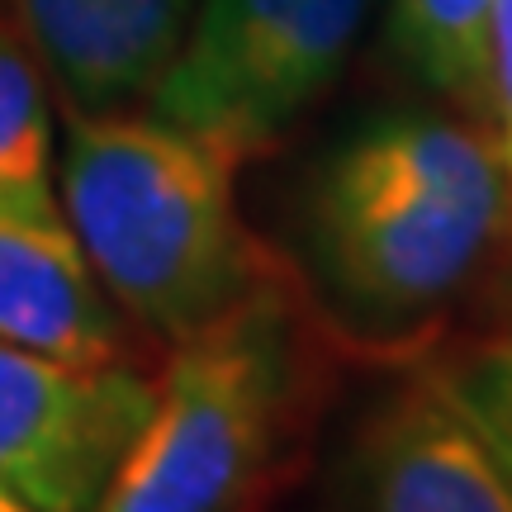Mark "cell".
I'll return each mask as SVG.
<instances>
[{
	"instance_id": "5",
	"label": "cell",
	"mask_w": 512,
	"mask_h": 512,
	"mask_svg": "<svg viewBox=\"0 0 512 512\" xmlns=\"http://www.w3.org/2000/svg\"><path fill=\"white\" fill-rule=\"evenodd\" d=\"M147 408L138 366H72L0 342V484L38 512H95Z\"/></svg>"
},
{
	"instance_id": "4",
	"label": "cell",
	"mask_w": 512,
	"mask_h": 512,
	"mask_svg": "<svg viewBox=\"0 0 512 512\" xmlns=\"http://www.w3.org/2000/svg\"><path fill=\"white\" fill-rule=\"evenodd\" d=\"M313 256L328 285L370 318H418L456 299L512 228L427 195L342 147L313 185Z\"/></svg>"
},
{
	"instance_id": "8",
	"label": "cell",
	"mask_w": 512,
	"mask_h": 512,
	"mask_svg": "<svg viewBox=\"0 0 512 512\" xmlns=\"http://www.w3.org/2000/svg\"><path fill=\"white\" fill-rule=\"evenodd\" d=\"M67 110H128L181 48L195 0H15Z\"/></svg>"
},
{
	"instance_id": "11",
	"label": "cell",
	"mask_w": 512,
	"mask_h": 512,
	"mask_svg": "<svg viewBox=\"0 0 512 512\" xmlns=\"http://www.w3.org/2000/svg\"><path fill=\"white\" fill-rule=\"evenodd\" d=\"M427 370L441 394L475 422L489 451L512 470V332L503 328L494 337H479Z\"/></svg>"
},
{
	"instance_id": "2",
	"label": "cell",
	"mask_w": 512,
	"mask_h": 512,
	"mask_svg": "<svg viewBox=\"0 0 512 512\" xmlns=\"http://www.w3.org/2000/svg\"><path fill=\"white\" fill-rule=\"evenodd\" d=\"M285 294L266 280L171 342L152 408L95 512H238L266 484L304 399Z\"/></svg>"
},
{
	"instance_id": "9",
	"label": "cell",
	"mask_w": 512,
	"mask_h": 512,
	"mask_svg": "<svg viewBox=\"0 0 512 512\" xmlns=\"http://www.w3.org/2000/svg\"><path fill=\"white\" fill-rule=\"evenodd\" d=\"M498 0H394L389 43L432 91L470 110L484 124V81H489V24Z\"/></svg>"
},
{
	"instance_id": "7",
	"label": "cell",
	"mask_w": 512,
	"mask_h": 512,
	"mask_svg": "<svg viewBox=\"0 0 512 512\" xmlns=\"http://www.w3.org/2000/svg\"><path fill=\"white\" fill-rule=\"evenodd\" d=\"M0 342L72 366H133L124 309L53 204H0Z\"/></svg>"
},
{
	"instance_id": "14",
	"label": "cell",
	"mask_w": 512,
	"mask_h": 512,
	"mask_svg": "<svg viewBox=\"0 0 512 512\" xmlns=\"http://www.w3.org/2000/svg\"><path fill=\"white\" fill-rule=\"evenodd\" d=\"M508 332H512V323H508Z\"/></svg>"
},
{
	"instance_id": "10",
	"label": "cell",
	"mask_w": 512,
	"mask_h": 512,
	"mask_svg": "<svg viewBox=\"0 0 512 512\" xmlns=\"http://www.w3.org/2000/svg\"><path fill=\"white\" fill-rule=\"evenodd\" d=\"M57 147L29 38L0 19V204H53Z\"/></svg>"
},
{
	"instance_id": "1",
	"label": "cell",
	"mask_w": 512,
	"mask_h": 512,
	"mask_svg": "<svg viewBox=\"0 0 512 512\" xmlns=\"http://www.w3.org/2000/svg\"><path fill=\"white\" fill-rule=\"evenodd\" d=\"M238 157L162 114L67 110L57 200L133 328L185 342L271 280L242 223Z\"/></svg>"
},
{
	"instance_id": "12",
	"label": "cell",
	"mask_w": 512,
	"mask_h": 512,
	"mask_svg": "<svg viewBox=\"0 0 512 512\" xmlns=\"http://www.w3.org/2000/svg\"><path fill=\"white\" fill-rule=\"evenodd\" d=\"M484 128L512 185V0L494 5L489 24V81H484Z\"/></svg>"
},
{
	"instance_id": "3",
	"label": "cell",
	"mask_w": 512,
	"mask_h": 512,
	"mask_svg": "<svg viewBox=\"0 0 512 512\" xmlns=\"http://www.w3.org/2000/svg\"><path fill=\"white\" fill-rule=\"evenodd\" d=\"M370 10L375 0H195L181 48L147 95L152 114L247 162L323 100Z\"/></svg>"
},
{
	"instance_id": "13",
	"label": "cell",
	"mask_w": 512,
	"mask_h": 512,
	"mask_svg": "<svg viewBox=\"0 0 512 512\" xmlns=\"http://www.w3.org/2000/svg\"><path fill=\"white\" fill-rule=\"evenodd\" d=\"M0 512H38V508H29L24 498H19V494H10V489L0 484Z\"/></svg>"
},
{
	"instance_id": "6",
	"label": "cell",
	"mask_w": 512,
	"mask_h": 512,
	"mask_svg": "<svg viewBox=\"0 0 512 512\" xmlns=\"http://www.w3.org/2000/svg\"><path fill=\"white\" fill-rule=\"evenodd\" d=\"M351 498L356 512H512V470L422 370L361 422Z\"/></svg>"
}]
</instances>
